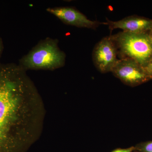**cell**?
<instances>
[{"label": "cell", "instance_id": "6da1fadb", "mask_svg": "<svg viewBox=\"0 0 152 152\" xmlns=\"http://www.w3.org/2000/svg\"><path fill=\"white\" fill-rule=\"evenodd\" d=\"M26 72L0 63V152H27L42 132L45 105Z\"/></svg>", "mask_w": 152, "mask_h": 152}, {"label": "cell", "instance_id": "7a4b0ae2", "mask_svg": "<svg viewBox=\"0 0 152 152\" xmlns=\"http://www.w3.org/2000/svg\"><path fill=\"white\" fill-rule=\"evenodd\" d=\"M58 39L47 38L42 40L27 54L19 60V66L25 71H53L65 64V53L60 49Z\"/></svg>", "mask_w": 152, "mask_h": 152}, {"label": "cell", "instance_id": "3957f363", "mask_svg": "<svg viewBox=\"0 0 152 152\" xmlns=\"http://www.w3.org/2000/svg\"><path fill=\"white\" fill-rule=\"evenodd\" d=\"M111 36L116 45L120 59L133 60L144 67L152 58V44L148 33L122 31Z\"/></svg>", "mask_w": 152, "mask_h": 152}, {"label": "cell", "instance_id": "277c9868", "mask_svg": "<svg viewBox=\"0 0 152 152\" xmlns=\"http://www.w3.org/2000/svg\"><path fill=\"white\" fill-rule=\"evenodd\" d=\"M116 45L110 35L104 37L95 45L92 53L94 64L102 73L111 72L118 61Z\"/></svg>", "mask_w": 152, "mask_h": 152}, {"label": "cell", "instance_id": "5b68a950", "mask_svg": "<svg viewBox=\"0 0 152 152\" xmlns=\"http://www.w3.org/2000/svg\"><path fill=\"white\" fill-rule=\"evenodd\" d=\"M125 84L135 86L151 80L144 67L130 59H119L112 70Z\"/></svg>", "mask_w": 152, "mask_h": 152}, {"label": "cell", "instance_id": "8992f818", "mask_svg": "<svg viewBox=\"0 0 152 152\" xmlns=\"http://www.w3.org/2000/svg\"><path fill=\"white\" fill-rule=\"evenodd\" d=\"M47 11L64 23L77 27L95 29L101 25H107L106 22L91 20L80 11L72 7L49 8Z\"/></svg>", "mask_w": 152, "mask_h": 152}, {"label": "cell", "instance_id": "52a82bcc", "mask_svg": "<svg viewBox=\"0 0 152 152\" xmlns=\"http://www.w3.org/2000/svg\"><path fill=\"white\" fill-rule=\"evenodd\" d=\"M106 20L111 32L115 29H121L126 32L145 34L148 33L152 28V20L144 17L130 16L117 21L107 18Z\"/></svg>", "mask_w": 152, "mask_h": 152}, {"label": "cell", "instance_id": "ba28073f", "mask_svg": "<svg viewBox=\"0 0 152 152\" xmlns=\"http://www.w3.org/2000/svg\"><path fill=\"white\" fill-rule=\"evenodd\" d=\"M148 75L151 79H152V58L144 67Z\"/></svg>", "mask_w": 152, "mask_h": 152}, {"label": "cell", "instance_id": "9c48e42d", "mask_svg": "<svg viewBox=\"0 0 152 152\" xmlns=\"http://www.w3.org/2000/svg\"><path fill=\"white\" fill-rule=\"evenodd\" d=\"M141 150L143 152H152V142L144 144L141 147Z\"/></svg>", "mask_w": 152, "mask_h": 152}, {"label": "cell", "instance_id": "30bf717a", "mask_svg": "<svg viewBox=\"0 0 152 152\" xmlns=\"http://www.w3.org/2000/svg\"><path fill=\"white\" fill-rule=\"evenodd\" d=\"M134 150V148H129L124 149H117L112 152H132Z\"/></svg>", "mask_w": 152, "mask_h": 152}, {"label": "cell", "instance_id": "8fae6325", "mask_svg": "<svg viewBox=\"0 0 152 152\" xmlns=\"http://www.w3.org/2000/svg\"><path fill=\"white\" fill-rule=\"evenodd\" d=\"M3 50H4V45H3L2 39L0 37V58L2 54Z\"/></svg>", "mask_w": 152, "mask_h": 152}, {"label": "cell", "instance_id": "7c38bea8", "mask_svg": "<svg viewBox=\"0 0 152 152\" xmlns=\"http://www.w3.org/2000/svg\"><path fill=\"white\" fill-rule=\"evenodd\" d=\"M148 34L149 37L150 41L152 44V28L151 29V31L148 33Z\"/></svg>", "mask_w": 152, "mask_h": 152}]
</instances>
